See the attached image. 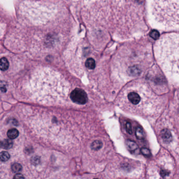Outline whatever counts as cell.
<instances>
[{
  "instance_id": "8992f818",
  "label": "cell",
  "mask_w": 179,
  "mask_h": 179,
  "mask_svg": "<svg viewBox=\"0 0 179 179\" xmlns=\"http://www.w3.org/2000/svg\"><path fill=\"white\" fill-rule=\"evenodd\" d=\"M85 65L86 68L89 70H92V69H94L96 65L95 60L92 58H88L85 61Z\"/></svg>"
},
{
  "instance_id": "7c38bea8",
  "label": "cell",
  "mask_w": 179,
  "mask_h": 179,
  "mask_svg": "<svg viewBox=\"0 0 179 179\" xmlns=\"http://www.w3.org/2000/svg\"><path fill=\"white\" fill-rule=\"evenodd\" d=\"M10 158V154L6 151L0 152V160L3 162L7 161Z\"/></svg>"
},
{
  "instance_id": "30bf717a",
  "label": "cell",
  "mask_w": 179,
  "mask_h": 179,
  "mask_svg": "<svg viewBox=\"0 0 179 179\" xmlns=\"http://www.w3.org/2000/svg\"><path fill=\"white\" fill-rule=\"evenodd\" d=\"M13 143L11 140L10 139H5L4 141H2V148L5 149H9L12 148Z\"/></svg>"
},
{
  "instance_id": "5b68a950",
  "label": "cell",
  "mask_w": 179,
  "mask_h": 179,
  "mask_svg": "<svg viewBox=\"0 0 179 179\" xmlns=\"http://www.w3.org/2000/svg\"><path fill=\"white\" fill-rule=\"evenodd\" d=\"M125 143H126V146L127 149H128V150L132 152H134L138 148V146L137 144V143L135 142L130 140H127Z\"/></svg>"
},
{
  "instance_id": "d6986e66",
  "label": "cell",
  "mask_w": 179,
  "mask_h": 179,
  "mask_svg": "<svg viewBox=\"0 0 179 179\" xmlns=\"http://www.w3.org/2000/svg\"><path fill=\"white\" fill-rule=\"evenodd\" d=\"M2 141H0V148H2Z\"/></svg>"
},
{
  "instance_id": "8fae6325",
  "label": "cell",
  "mask_w": 179,
  "mask_h": 179,
  "mask_svg": "<svg viewBox=\"0 0 179 179\" xmlns=\"http://www.w3.org/2000/svg\"><path fill=\"white\" fill-rule=\"evenodd\" d=\"M136 136L137 138L139 140H141L144 138V134L143 129H142L141 127H138L137 128L136 130Z\"/></svg>"
},
{
  "instance_id": "4fadbf2b",
  "label": "cell",
  "mask_w": 179,
  "mask_h": 179,
  "mask_svg": "<svg viewBox=\"0 0 179 179\" xmlns=\"http://www.w3.org/2000/svg\"><path fill=\"white\" fill-rule=\"evenodd\" d=\"M11 168L13 172H19L21 171L22 169V167L21 165L19 163H15L13 165H12Z\"/></svg>"
},
{
  "instance_id": "ac0fdd59",
  "label": "cell",
  "mask_w": 179,
  "mask_h": 179,
  "mask_svg": "<svg viewBox=\"0 0 179 179\" xmlns=\"http://www.w3.org/2000/svg\"><path fill=\"white\" fill-rule=\"evenodd\" d=\"M13 179H25V178L23 175V174H21V173H17V174L15 175Z\"/></svg>"
},
{
  "instance_id": "7a4b0ae2",
  "label": "cell",
  "mask_w": 179,
  "mask_h": 179,
  "mask_svg": "<svg viewBox=\"0 0 179 179\" xmlns=\"http://www.w3.org/2000/svg\"><path fill=\"white\" fill-rule=\"evenodd\" d=\"M179 1H153L151 15L156 23L165 29L178 28Z\"/></svg>"
},
{
  "instance_id": "6da1fadb",
  "label": "cell",
  "mask_w": 179,
  "mask_h": 179,
  "mask_svg": "<svg viewBox=\"0 0 179 179\" xmlns=\"http://www.w3.org/2000/svg\"><path fill=\"white\" fill-rule=\"evenodd\" d=\"M155 52L158 63L170 78L178 83L179 36L170 34L163 36L156 43Z\"/></svg>"
},
{
  "instance_id": "5bb4252c",
  "label": "cell",
  "mask_w": 179,
  "mask_h": 179,
  "mask_svg": "<svg viewBox=\"0 0 179 179\" xmlns=\"http://www.w3.org/2000/svg\"><path fill=\"white\" fill-rule=\"evenodd\" d=\"M141 152L144 157L149 158L151 157V152L150 150L146 148H142L141 149Z\"/></svg>"
},
{
  "instance_id": "52a82bcc",
  "label": "cell",
  "mask_w": 179,
  "mask_h": 179,
  "mask_svg": "<svg viewBox=\"0 0 179 179\" xmlns=\"http://www.w3.org/2000/svg\"><path fill=\"white\" fill-rule=\"evenodd\" d=\"M9 67V62L6 58L0 59V69L2 71L6 70Z\"/></svg>"
},
{
  "instance_id": "ba28073f",
  "label": "cell",
  "mask_w": 179,
  "mask_h": 179,
  "mask_svg": "<svg viewBox=\"0 0 179 179\" xmlns=\"http://www.w3.org/2000/svg\"><path fill=\"white\" fill-rule=\"evenodd\" d=\"M103 142L99 140H95L91 144V147L92 150L98 151L103 147Z\"/></svg>"
},
{
  "instance_id": "277c9868",
  "label": "cell",
  "mask_w": 179,
  "mask_h": 179,
  "mask_svg": "<svg viewBox=\"0 0 179 179\" xmlns=\"http://www.w3.org/2000/svg\"><path fill=\"white\" fill-rule=\"evenodd\" d=\"M160 135L165 143H169L172 141V134L169 129H163L161 132Z\"/></svg>"
},
{
  "instance_id": "e0dca14e",
  "label": "cell",
  "mask_w": 179,
  "mask_h": 179,
  "mask_svg": "<svg viewBox=\"0 0 179 179\" xmlns=\"http://www.w3.org/2000/svg\"><path fill=\"white\" fill-rule=\"evenodd\" d=\"M169 173L170 172L169 171H167V170H162L161 171V172H160L161 175L163 178H165V177H166L167 175H169Z\"/></svg>"
},
{
  "instance_id": "2e32d148",
  "label": "cell",
  "mask_w": 179,
  "mask_h": 179,
  "mask_svg": "<svg viewBox=\"0 0 179 179\" xmlns=\"http://www.w3.org/2000/svg\"><path fill=\"white\" fill-rule=\"evenodd\" d=\"M126 129L128 134H132V124L130 122H127L126 124Z\"/></svg>"
},
{
  "instance_id": "3957f363",
  "label": "cell",
  "mask_w": 179,
  "mask_h": 179,
  "mask_svg": "<svg viewBox=\"0 0 179 179\" xmlns=\"http://www.w3.org/2000/svg\"><path fill=\"white\" fill-rule=\"evenodd\" d=\"M70 98L74 103L79 105L85 104L87 101V95L83 90L76 88L70 93Z\"/></svg>"
},
{
  "instance_id": "ffe728a7",
  "label": "cell",
  "mask_w": 179,
  "mask_h": 179,
  "mask_svg": "<svg viewBox=\"0 0 179 179\" xmlns=\"http://www.w3.org/2000/svg\"><path fill=\"white\" fill-rule=\"evenodd\" d=\"M97 179V178H95V179Z\"/></svg>"
},
{
  "instance_id": "9a60e30c",
  "label": "cell",
  "mask_w": 179,
  "mask_h": 179,
  "mask_svg": "<svg viewBox=\"0 0 179 179\" xmlns=\"http://www.w3.org/2000/svg\"><path fill=\"white\" fill-rule=\"evenodd\" d=\"M150 35L152 38L157 40L159 37V33L156 30H153L151 32Z\"/></svg>"
},
{
  "instance_id": "9c48e42d",
  "label": "cell",
  "mask_w": 179,
  "mask_h": 179,
  "mask_svg": "<svg viewBox=\"0 0 179 179\" xmlns=\"http://www.w3.org/2000/svg\"><path fill=\"white\" fill-rule=\"evenodd\" d=\"M19 132L16 129H11L7 132V135L8 137L11 139L17 138L19 136Z\"/></svg>"
}]
</instances>
